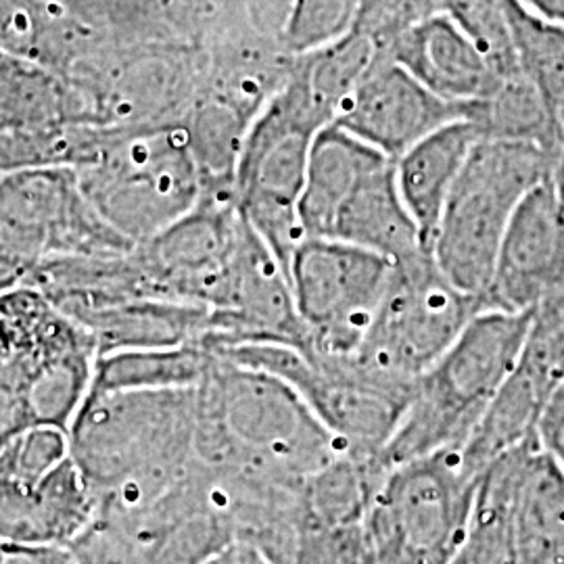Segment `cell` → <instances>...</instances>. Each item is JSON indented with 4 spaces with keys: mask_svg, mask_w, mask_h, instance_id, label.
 Masks as SVG:
<instances>
[{
    "mask_svg": "<svg viewBox=\"0 0 564 564\" xmlns=\"http://www.w3.org/2000/svg\"><path fill=\"white\" fill-rule=\"evenodd\" d=\"M197 387L88 391L69 426V456L101 498L102 523L121 529L195 466Z\"/></svg>",
    "mask_w": 564,
    "mask_h": 564,
    "instance_id": "obj_1",
    "label": "cell"
},
{
    "mask_svg": "<svg viewBox=\"0 0 564 564\" xmlns=\"http://www.w3.org/2000/svg\"><path fill=\"white\" fill-rule=\"evenodd\" d=\"M339 454L323 421L279 377L216 356L197 384L195 458L212 470L302 485Z\"/></svg>",
    "mask_w": 564,
    "mask_h": 564,
    "instance_id": "obj_2",
    "label": "cell"
},
{
    "mask_svg": "<svg viewBox=\"0 0 564 564\" xmlns=\"http://www.w3.org/2000/svg\"><path fill=\"white\" fill-rule=\"evenodd\" d=\"M531 312L485 310L414 383L379 460L384 468L460 449L521 358Z\"/></svg>",
    "mask_w": 564,
    "mask_h": 564,
    "instance_id": "obj_3",
    "label": "cell"
},
{
    "mask_svg": "<svg viewBox=\"0 0 564 564\" xmlns=\"http://www.w3.org/2000/svg\"><path fill=\"white\" fill-rule=\"evenodd\" d=\"M300 223L305 239L358 245L391 262L426 251L403 203L395 162L337 123L312 144Z\"/></svg>",
    "mask_w": 564,
    "mask_h": 564,
    "instance_id": "obj_4",
    "label": "cell"
},
{
    "mask_svg": "<svg viewBox=\"0 0 564 564\" xmlns=\"http://www.w3.org/2000/svg\"><path fill=\"white\" fill-rule=\"evenodd\" d=\"M207 65L199 44L109 39L63 76L72 120L120 130L184 126L203 95Z\"/></svg>",
    "mask_w": 564,
    "mask_h": 564,
    "instance_id": "obj_5",
    "label": "cell"
},
{
    "mask_svg": "<svg viewBox=\"0 0 564 564\" xmlns=\"http://www.w3.org/2000/svg\"><path fill=\"white\" fill-rule=\"evenodd\" d=\"M561 163L538 144L494 139L477 142L464 163L431 253L449 281L481 302L484 312L517 205Z\"/></svg>",
    "mask_w": 564,
    "mask_h": 564,
    "instance_id": "obj_6",
    "label": "cell"
},
{
    "mask_svg": "<svg viewBox=\"0 0 564 564\" xmlns=\"http://www.w3.org/2000/svg\"><path fill=\"white\" fill-rule=\"evenodd\" d=\"M76 174L88 202L134 247L188 214L203 191L184 126L111 128Z\"/></svg>",
    "mask_w": 564,
    "mask_h": 564,
    "instance_id": "obj_7",
    "label": "cell"
},
{
    "mask_svg": "<svg viewBox=\"0 0 564 564\" xmlns=\"http://www.w3.org/2000/svg\"><path fill=\"white\" fill-rule=\"evenodd\" d=\"M477 479L460 452L444 449L387 468L366 514V556L375 564H449L473 514Z\"/></svg>",
    "mask_w": 564,
    "mask_h": 564,
    "instance_id": "obj_8",
    "label": "cell"
},
{
    "mask_svg": "<svg viewBox=\"0 0 564 564\" xmlns=\"http://www.w3.org/2000/svg\"><path fill=\"white\" fill-rule=\"evenodd\" d=\"M212 351L291 384L330 431L339 452L362 460L381 456L414 389L368 375L351 356H323L282 343H237Z\"/></svg>",
    "mask_w": 564,
    "mask_h": 564,
    "instance_id": "obj_9",
    "label": "cell"
},
{
    "mask_svg": "<svg viewBox=\"0 0 564 564\" xmlns=\"http://www.w3.org/2000/svg\"><path fill=\"white\" fill-rule=\"evenodd\" d=\"M484 305L449 281L433 253L393 262L383 297L351 354L368 375L414 387L463 335Z\"/></svg>",
    "mask_w": 564,
    "mask_h": 564,
    "instance_id": "obj_10",
    "label": "cell"
},
{
    "mask_svg": "<svg viewBox=\"0 0 564 564\" xmlns=\"http://www.w3.org/2000/svg\"><path fill=\"white\" fill-rule=\"evenodd\" d=\"M330 126L291 78L251 123L235 174V195L247 223L289 263L303 237L300 202L314 139Z\"/></svg>",
    "mask_w": 564,
    "mask_h": 564,
    "instance_id": "obj_11",
    "label": "cell"
},
{
    "mask_svg": "<svg viewBox=\"0 0 564 564\" xmlns=\"http://www.w3.org/2000/svg\"><path fill=\"white\" fill-rule=\"evenodd\" d=\"M393 262L358 245L303 239L289 263V281L307 347L323 356H351L383 297Z\"/></svg>",
    "mask_w": 564,
    "mask_h": 564,
    "instance_id": "obj_12",
    "label": "cell"
},
{
    "mask_svg": "<svg viewBox=\"0 0 564 564\" xmlns=\"http://www.w3.org/2000/svg\"><path fill=\"white\" fill-rule=\"evenodd\" d=\"M0 232L30 270L55 258L107 256L134 249L88 202L72 167L2 174Z\"/></svg>",
    "mask_w": 564,
    "mask_h": 564,
    "instance_id": "obj_13",
    "label": "cell"
},
{
    "mask_svg": "<svg viewBox=\"0 0 564 564\" xmlns=\"http://www.w3.org/2000/svg\"><path fill=\"white\" fill-rule=\"evenodd\" d=\"M241 226L235 193L202 191L188 214L134 247L149 297L214 310Z\"/></svg>",
    "mask_w": 564,
    "mask_h": 564,
    "instance_id": "obj_14",
    "label": "cell"
},
{
    "mask_svg": "<svg viewBox=\"0 0 564 564\" xmlns=\"http://www.w3.org/2000/svg\"><path fill=\"white\" fill-rule=\"evenodd\" d=\"M558 286H564V163L517 205L485 310L531 312Z\"/></svg>",
    "mask_w": 564,
    "mask_h": 564,
    "instance_id": "obj_15",
    "label": "cell"
},
{
    "mask_svg": "<svg viewBox=\"0 0 564 564\" xmlns=\"http://www.w3.org/2000/svg\"><path fill=\"white\" fill-rule=\"evenodd\" d=\"M473 113L475 102L435 95L379 46L377 59L335 123L395 162L445 123L473 120Z\"/></svg>",
    "mask_w": 564,
    "mask_h": 564,
    "instance_id": "obj_16",
    "label": "cell"
},
{
    "mask_svg": "<svg viewBox=\"0 0 564 564\" xmlns=\"http://www.w3.org/2000/svg\"><path fill=\"white\" fill-rule=\"evenodd\" d=\"M82 358H99L97 341L42 291L30 284L0 291V389L28 403L55 370Z\"/></svg>",
    "mask_w": 564,
    "mask_h": 564,
    "instance_id": "obj_17",
    "label": "cell"
},
{
    "mask_svg": "<svg viewBox=\"0 0 564 564\" xmlns=\"http://www.w3.org/2000/svg\"><path fill=\"white\" fill-rule=\"evenodd\" d=\"M101 519V498L72 456L34 487L0 481V542L69 545Z\"/></svg>",
    "mask_w": 564,
    "mask_h": 564,
    "instance_id": "obj_18",
    "label": "cell"
},
{
    "mask_svg": "<svg viewBox=\"0 0 564 564\" xmlns=\"http://www.w3.org/2000/svg\"><path fill=\"white\" fill-rule=\"evenodd\" d=\"M381 51L447 101H484L502 80L484 51L445 13L410 23Z\"/></svg>",
    "mask_w": 564,
    "mask_h": 564,
    "instance_id": "obj_19",
    "label": "cell"
},
{
    "mask_svg": "<svg viewBox=\"0 0 564 564\" xmlns=\"http://www.w3.org/2000/svg\"><path fill=\"white\" fill-rule=\"evenodd\" d=\"M519 564H564V473L538 440L506 454Z\"/></svg>",
    "mask_w": 564,
    "mask_h": 564,
    "instance_id": "obj_20",
    "label": "cell"
},
{
    "mask_svg": "<svg viewBox=\"0 0 564 564\" xmlns=\"http://www.w3.org/2000/svg\"><path fill=\"white\" fill-rule=\"evenodd\" d=\"M484 139L473 120L445 123L395 160L403 203L419 226L423 247L431 253L445 202L475 144Z\"/></svg>",
    "mask_w": 564,
    "mask_h": 564,
    "instance_id": "obj_21",
    "label": "cell"
},
{
    "mask_svg": "<svg viewBox=\"0 0 564 564\" xmlns=\"http://www.w3.org/2000/svg\"><path fill=\"white\" fill-rule=\"evenodd\" d=\"M99 347V356L123 349H158L202 343L209 330V310L193 303L134 297L84 312L72 318Z\"/></svg>",
    "mask_w": 564,
    "mask_h": 564,
    "instance_id": "obj_22",
    "label": "cell"
},
{
    "mask_svg": "<svg viewBox=\"0 0 564 564\" xmlns=\"http://www.w3.org/2000/svg\"><path fill=\"white\" fill-rule=\"evenodd\" d=\"M109 39L51 0H0V51L61 76Z\"/></svg>",
    "mask_w": 564,
    "mask_h": 564,
    "instance_id": "obj_23",
    "label": "cell"
},
{
    "mask_svg": "<svg viewBox=\"0 0 564 564\" xmlns=\"http://www.w3.org/2000/svg\"><path fill=\"white\" fill-rule=\"evenodd\" d=\"M216 354L203 343L158 349H123L97 358L90 391H158L197 387Z\"/></svg>",
    "mask_w": 564,
    "mask_h": 564,
    "instance_id": "obj_24",
    "label": "cell"
},
{
    "mask_svg": "<svg viewBox=\"0 0 564 564\" xmlns=\"http://www.w3.org/2000/svg\"><path fill=\"white\" fill-rule=\"evenodd\" d=\"M519 72L535 86L564 142V21L524 0H500Z\"/></svg>",
    "mask_w": 564,
    "mask_h": 564,
    "instance_id": "obj_25",
    "label": "cell"
},
{
    "mask_svg": "<svg viewBox=\"0 0 564 564\" xmlns=\"http://www.w3.org/2000/svg\"><path fill=\"white\" fill-rule=\"evenodd\" d=\"M72 123L67 80L34 61L0 51V130Z\"/></svg>",
    "mask_w": 564,
    "mask_h": 564,
    "instance_id": "obj_26",
    "label": "cell"
},
{
    "mask_svg": "<svg viewBox=\"0 0 564 564\" xmlns=\"http://www.w3.org/2000/svg\"><path fill=\"white\" fill-rule=\"evenodd\" d=\"M473 121L484 139L531 142L564 162V142L544 99L521 72L506 76L487 99L475 102Z\"/></svg>",
    "mask_w": 564,
    "mask_h": 564,
    "instance_id": "obj_27",
    "label": "cell"
},
{
    "mask_svg": "<svg viewBox=\"0 0 564 564\" xmlns=\"http://www.w3.org/2000/svg\"><path fill=\"white\" fill-rule=\"evenodd\" d=\"M109 132L88 123L0 130V176L36 167L80 170L101 151Z\"/></svg>",
    "mask_w": 564,
    "mask_h": 564,
    "instance_id": "obj_28",
    "label": "cell"
},
{
    "mask_svg": "<svg viewBox=\"0 0 564 564\" xmlns=\"http://www.w3.org/2000/svg\"><path fill=\"white\" fill-rule=\"evenodd\" d=\"M362 0H291L279 44L289 55H305L354 32Z\"/></svg>",
    "mask_w": 564,
    "mask_h": 564,
    "instance_id": "obj_29",
    "label": "cell"
},
{
    "mask_svg": "<svg viewBox=\"0 0 564 564\" xmlns=\"http://www.w3.org/2000/svg\"><path fill=\"white\" fill-rule=\"evenodd\" d=\"M67 456V431L59 426L34 424L0 449V481L34 487Z\"/></svg>",
    "mask_w": 564,
    "mask_h": 564,
    "instance_id": "obj_30",
    "label": "cell"
},
{
    "mask_svg": "<svg viewBox=\"0 0 564 564\" xmlns=\"http://www.w3.org/2000/svg\"><path fill=\"white\" fill-rule=\"evenodd\" d=\"M442 13L463 28L502 78L519 72L500 0H444Z\"/></svg>",
    "mask_w": 564,
    "mask_h": 564,
    "instance_id": "obj_31",
    "label": "cell"
},
{
    "mask_svg": "<svg viewBox=\"0 0 564 564\" xmlns=\"http://www.w3.org/2000/svg\"><path fill=\"white\" fill-rule=\"evenodd\" d=\"M442 2L444 0H362L354 30L381 46L410 23L442 13Z\"/></svg>",
    "mask_w": 564,
    "mask_h": 564,
    "instance_id": "obj_32",
    "label": "cell"
},
{
    "mask_svg": "<svg viewBox=\"0 0 564 564\" xmlns=\"http://www.w3.org/2000/svg\"><path fill=\"white\" fill-rule=\"evenodd\" d=\"M538 445L564 473V381L545 403L535 433Z\"/></svg>",
    "mask_w": 564,
    "mask_h": 564,
    "instance_id": "obj_33",
    "label": "cell"
},
{
    "mask_svg": "<svg viewBox=\"0 0 564 564\" xmlns=\"http://www.w3.org/2000/svg\"><path fill=\"white\" fill-rule=\"evenodd\" d=\"M0 564H78V558L67 545L0 542Z\"/></svg>",
    "mask_w": 564,
    "mask_h": 564,
    "instance_id": "obj_34",
    "label": "cell"
},
{
    "mask_svg": "<svg viewBox=\"0 0 564 564\" xmlns=\"http://www.w3.org/2000/svg\"><path fill=\"white\" fill-rule=\"evenodd\" d=\"M242 7H245L249 23L260 34L279 41L291 0H242Z\"/></svg>",
    "mask_w": 564,
    "mask_h": 564,
    "instance_id": "obj_35",
    "label": "cell"
},
{
    "mask_svg": "<svg viewBox=\"0 0 564 564\" xmlns=\"http://www.w3.org/2000/svg\"><path fill=\"white\" fill-rule=\"evenodd\" d=\"M30 426H34V419L28 403L20 395L0 389V449Z\"/></svg>",
    "mask_w": 564,
    "mask_h": 564,
    "instance_id": "obj_36",
    "label": "cell"
},
{
    "mask_svg": "<svg viewBox=\"0 0 564 564\" xmlns=\"http://www.w3.org/2000/svg\"><path fill=\"white\" fill-rule=\"evenodd\" d=\"M28 272H30V265L21 260L0 232V291L21 284L25 281Z\"/></svg>",
    "mask_w": 564,
    "mask_h": 564,
    "instance_id": "obj_37",
    "label": "cell"
},
{
    "mask_svg": "<svg viewBox=\"0 0 564 564\" xmlns=\"http://www.w3.org/2000/svg\"><path fill=\"white\" fill-rule=\"evenodd\" d=\"M205 564H274L263 552L253 545L245 542H235V544L224 547L220 554H216L212 561Z\"/></svg>",
    "mask_w": 564,
    "mask_h": 564,
    "instance_id": "obj_38",
    "label": "cell"
}]
</instances>
